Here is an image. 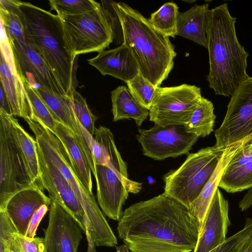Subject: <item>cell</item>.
Listing matches in <instances>:
<instances>
[{"label":"cell","mask_w":252,"mask_h":252,"mask_svg":"<svg viewBox=\"0 0 252 252\" xmlns=\"http://www.w3.org/2000/svg\"><path fill=\"white\" fill-rule=\"evenodd\" d=\"M128 250L127 246L124 244L117 247L116 252H128Z\"/></svg>","instance_id":"obj_43"},{"label":"cell","mask_w":252,"mask_h":252,"mask_svg":"<svg viewBox=\"0 0 252 252\" xmlns=\"http://www.w3.org/2000/svg\"><path fill=\"white\" fill-rule=\"evenodd\" d=\"M113 3L123 26L124 44L139 72L154 86L160 87L173 69L177 55L174 46L138 11L124 2Z\"/></svg>","instance_id":"obj_3"},{"label":"cell","mask_w":252,"mask_h":252,"mask_svg":"<svg viewBox=\"0 0 252 252\" xmlns=\"http://www.w3.org/2000/svg\"><path fill=\"white\" fill-rule=\"evenodd\" d=\"M95 167L98 203L108 218L119 221L123 214V206L128 197V189L112 169L99 164Z\"/></svg>","instance_id":"obj_17"},{"label":"cell","mask_w":252,"mask_h":252,"mask_svg":"<svg viewBox=\"0 0 252 252\" xmlns=\"http://www.w3.org/2000/svg\"><path fill=\"white\" fill-rule=\"evenodd\" d=\"M54 134L65 148L73 169L80 182L93 193L91 168L74 132L59 121H57Z\"/></svg>","instance_id":"obj_22"},{"label":"cell","mask_w":252,"mask_h":252,"mask_svg":"<svg viewBox=\"0 0 252 252\" xmlns=\"http://www.w3.org/2000/svg\"><path fill=\"white\" fill-rule=\"evenodd\" d=\"M126 244L131 252H190L169 243L151 240L137 241Z\"/></svg>","instance_id":"obj_36"},{"label":"cell","mask_w":252,"mask_h":252,"mask_svg":"<svg viewBox=\"0 0 252 252\" xmlns=\"http://www.w3.org/2000/svg\"><path fill=\"white\" fill-rule=\"evenodd\" d=\"M137 139L144 156L161 160L188 154L199 137L186 132L183 125L165 127L155 124L148 129H138Z\"/></svg>","instance_id":"obj_11"},{"label":"cell","mask_w":252,"mask_h":252,"mask_svg":"<svg viewBox=\"0 0 252 252\" xmlns=\"http://www.w3.org/2000/svg\"><path fill=\"white\" fill-rule=\"evenodd\" d=\"M28 94L33 114L36 121L54 134L57 121H59L36 88L32 87L25 79L21 78ZM60 122V121H59Z\"/></svg>","instance_id":"obj_27"},{"label":"cell","mask_w":252,"mask_h":252,"mask_svg":"<svg viewBox=\"0 0 252 252\" xmlns=\"http://www.w3.org/2000/svg\"><path fill=\"white\" fill-rule=\"evenodd\" d=\"M37 147L41 176L39 183L46 189L50 198L63 202L67 210L85 231L84 218L86 215L71 185L51 159Z\"/></svg>","instance_id":"obj_14"},{"label":"cell","mask_w":252,"mask_h":252,"mask_svg":"<svg viewBox=\"0 0 252 252\" xmlns=\"http://www.w3.org/2000/svg\"><path fill=\"white\" fill-rule=\"evenodd\" d=\"M16 118L0 110V211L17 192L37 184L33 183L19 143Z\"/></svg>","instance_id":"obj_7"},{"label":"cell","mask_w":252,"mask_h":252,"mask_svg":"<svg viewBox=\"0 0 252 252\" xmlns=\"http://www.w3.org/2000/svg\"><path fill=\"white\" fill-rule=\"evenodd\" d=\"M51 199L37 184L15 193L7 202L5 210L17 233L25 235L33 214L43 205L49 206Z\"/></svg>","instance_id":"obj_18"},{"label":"cell","mask_w":252,"mask_h":252,"mask_svg":"<svg viewBox=\"0 0 252 252\" xmlns=\"http://www.w3.org/2000/svg\"><path fill=\"white\" fill-rule=\"evenodd\" d=\"M111 94L113 121L132 119L140 126L149 116V110L136 102L126 87L119 86Z\"/></svg>","instance_id":"obj_25"},{"label":"cell","mask_w":252,"mask_h":252,"mask_svg":"<svg viewBox=\"0 0 252 252\" xmlns=\"http://www.w3.org/2000/svg\"><path fill=\"white\" fill-rule=\"evenodd\" d=\"M244 141L231 145L226 147L214 172L198 196L191 204L189 209L190 213L197 218L201 224L215 193L218 189L224 169Z\"/></svg>","instance_id":"obj_23"},{"label":"cell","mask_w":252,"mask_h":252,"mask_svg":"<svg viewBox=\"0 0 252 252\" xmlns=\"http://www.w3.org/2000/svg\"><path fill=\"white\" fill-rule=\"evenodd\" d=\"M215 136V145L220 148L252 138V77L243 81L231 95Z\"/></svg>","instance_id":"obj_10"},{"label":"cell","mask_w":252,"mask_h":252,"mask_svg":"<svg viewBox=\"0 0 252 252\" xmlns=\"http://www.w3.org/2000/svg\"><path fill=\"white\" fill-rule=\"evenodd\" d=\"M178 9L175 3L166 2L151 15L149 21L158 31L167 36L174 37L177 32Z\"/></svg>","instance_id":"obj_30"},{"label":"cell","mask_w":252,"mask_h":252,"mask_svg":"<svg viewBox=\"0 0 252 252\" xmlns=\"http://www.w3.org/2000/svg\"><path fill=\"white\" fill-rule=\"evenodd\" d=\"M44 252H46V251L45 249L44 250Z\"/></svg>","instance_id":"obj_44"},{"label":"cell","mask_w":252,"mask_h":252,"mask_svg":"<svg viewBox=\"0 0 252 252\" xmlns=\"http://www.w3.org/2000/svg\"><path fill=\"white\" fill-rule=\"evenodd\" d=\"M35 136L42 152L59 169L73 189L88 218L96 246L113 247L117 239L98 207L93 193L89 192L77 177L67 152L58 138L39 123L25 120Z\"/></svg>","instance_id":"obj_5"},{"label":"cell","mask_w":252,"mask_h":252,"mask_svg":"<svg viewBox=\"0 0 252 252\" xmlns=\"http://www.w3.org/2000/svg\"><path fill=\"white\" fill-rule=\"evenodd\" d=\"M88 62L103 76L109 75L126 83L139 73L135 60L124 44L115 49L102 50Z\"/></svg>","instance_id":"obj_19"},{"label":"cell","mask_w":252,"mask_h":252,"mask_svg":"<svg viewBox=\"0 0 252 252\" xmlns=\"http://www.w3.org/2000/svg\"><path fill=\"white\" fill-rule=\"evenodd\" d=\"M0 3L1 29L7 39L31 42L25 19L18 0H0Z\"/></svg>","instance_id":"obj_24"},{"label":"cell","mask_w":252,"mask_h":252,"mask_svg":"<svg viewBox=\"0 0 252 252\" xmlns=\"http://www.w3.org/2000/svg\"><path fill=\"white\" fill-rule=\"evenodd\" d=\"M252 205V188L250 189L239 203V207L242 211L249 209Z\"/></svg>","instance_id":"obj_41"},{"label":"cell","mask_w":252,"mask_h":252,"mask_svg":"<svg viewBox=\"0 0 252 252\" xmlns=\"http://www.w3.org/2000/svg\"><path fill=\"white\" fill-rule=\"evenodd\" d=\"M226 149L214 145L189 154L178 168L163 176L164 192L189 209L214 172Z\"/></svg>","instance_id":"obj_6"},{"label":"cell","mask_w":252,"mask_h":252,"mask_svg":"<svg viewBox=\"0 0 252 252\" xmlns=\"http://www.w3.org/2000/svg\"><path fill=\"white\" fill-rule=\"evenodd\" d=\"M15 67L20 78H25L33 87L36 84L53 92L65 95L57 77L42 54L32 42L7 39Z\"/></svg>","instance_id":"obj_12"},{"label":"cell","mask_w":252,"mask_h":252,"mask_svg":"<svg viewBox=\"0 0 252 252\" xmlns=\"http://www.w3.org/2000/svg\"><path fill=\"white\" fill-rule=\"evenodd\" d=\"M219 187L228 193L252 188V158L244 164L230 170H224Z\"/></svg>","instance_id":"obj_29"},{"label":"cell","mask_w":252,"mask_h":252,"mask_svg":"<svg viewBox=\"0 0 252 252\" xmlns=\"http://www.w3.org/2000/svg\"><path fill=\"white\" fill-rule=\"evenodd\" d=\"M0 110H2L7 114L13 115L8 99L1 83L0 87Z\"/></svg>","instance_id":"obj_40"},{"label":"cell","mask_w":252,"mask_h":252,"mask_svg":"<svg viewBox=\"0 0 252 252\" xmlns=\"http://www.w3.org/2000/svg\"><path fill=\"white\" fill-rule=\"evenodd\" d=\"M50 199L48 224L44 229L46 252H77L82 227L62 201Z\"/></svg>","instance_id":"obj_13"},{"label":"cell","mask_w":252,"mask_h":252,"mask_svg":"<svg viewBox=\"0 0 252 252\" xmlns=\"http://www.w3.org/2000/svg\"><path fill=\"white\" fill-rule=\"evenodd\" d=\"M84 225L85 227V233L88 243V249L87 252H97L95 246H96L92 238L90 222L86 217L84 219Z\"/></svg>","instance_id":"obj_39"},{"label":"cell","mask_w":252,"mask_h":252,"mask_svg":"<svg viewBox=\"0 0 252 252\" xmlns=\"http://www.w3.org/2000/svg\"><path fill=\"white\" fill-rule=\"evenodd\" d=\"M31 41L57 77L65 95L76 91V56L65 37L62 18L30 2L18 0Z\"/></svg>","instance_id":"obj_4"},{"label":"cell","mask_w":252,"mask_h":252,"mask_svg":"<svg viewBox=\"0 0 252 252\" xmlns=\"http://www.w3.org/2000/svg\"><path fill=\"white\" fill-rule=\"evenodd\" d=\"M7 252H8V251H7Z\"/></svg>","instance_id":"obj_45"},{"label":"cell","mask_w":252,"mask_h":252,"mask_svg":"<svg viewBox=\"0 0 252 252\" xmlns=\"http://www.w3.org/2000/svg\"><path fill=\"white\" fill-rule=\"evenodd\" d=\"M69 96L73 110L80 124L94 136L96 128L95 123L97 120L96 116L90 110L86 99L78 92L75 91Z\"/></svg>","instance_id":"obj_33"},{"label":"cell","mask_w":252,"mask_h":252,"mask_svg":"<svg viewBox=\"0 0 252 252\" xmlns=\"http://www.w3.org/2000/svg\"><path fill=\"white\" fill-rule=\"evenodd\" d=\"M228 201L218 189L212 200L193 252H209L226 240L230 225Z\"/></svg>","instance_id":"obj_16"},{"label":"cell","mask_w":252,"mask_h":252,"mask_svg":"<svg viewBox=\"0 0 252 252\" xmlns=\"http://www.w3.org/2000/svg\"><path fill=\"white\" fill-rule=\"evenodd\" d=\"M48 210V206L42 205L31 217L27 227L25 236L29 238L35 237L38 226L42 219Z\"/></svg>","instance_id":"obj_38"},{"label":"cell","mask_w":252,"mask_h":252,"mask_svg":"<svg viewBox=\"0 0 252 252\" xmlns=\"http://www.w3.org/2000/svg\"><path fill=\"white\" fill-rule=\"evenodd\" d=\"M202 224L189 209L164 192L126 208L119 220V237L125 244L157 241L194 251Z\"/></svg>","instance_id":"obj_1"},{"label":"cell","mask_w":252,"mask_h":252,"mask_svg":"<svg viewBox=\"0 0 252 252\" xmlns=\"http://www.w3.org/2000/svg\"><path fill=\"white\" fill-rule=\"evenodd\" d=\"M15 127L17 139L24 157L29 172L33 183H39L40 170L37 142L20 125L17 119Z\"/></svg>","instance_id":"obj_28"},{"label":"cell","mask_w":252,"mask_h":252,"mask_svg":"<svg viewBox=\"0 0 252 252\" xmlns=\"http://www.w3.org/2000/svg\"><path fill=\"white\" fill-rule=\"evenodd\" d=\"M239 252H252V235L245 243Z\"/></svg>","instance_id":"obj_42"},{"label":"cell","mask_w":252,"mask_h":252,"mask_svg":"<svg viewBox=\"0 0 252 252\" xmlns=\"http://www.w3.org/2000/svg\"><path fill=\"white\" fill-rule=\"evenodd\" d=\"M61 18L66 42L76 56L99 52L113 41L110 23L101 4L89 12Z\"/></svg>","instance_id":"obj_8"},{"label":"cell","mask_w":252,"mask_h":252,"mask_svg":"<svg viewBox=\"0 0 252 252\" xmlns=\"http://www.w3.org/2000/svg\"><path fill=\"white\" fill-rule=\"evenodd\" d=\"M101 2L110 23L113 41L116 45L121 46L124 43V31L120 18L114 5V1L101 0Z\"/></svg>","instance_id":"obj_37"},{"label":"cell","mask_w":252,"mask_h":252,"mask_svg":"<svg viewBox=\"0 0 252 252\" xmlns=\"http://www.w3.org/2000/svg\"><path fill=\"white\" fill-rule=\"evenodd\" d=\"M201 89L195 85L157 87L149 109V120L162 127L185 126L202 98Z\"/></svg>","instance_id":"obj_9"},{"label":"cell","mask_w":252,"mask_h":252,"mask_svg":"<svg viewBox=\"0 0 252 252\" xmlns=\"http://www.w3.org/2000/svg\"><path fill=\"white\" fill-rule=\"evenodd\" d=\"M252 235V218H247L244 227L222 244L209 252H239Z\"/></svg>","instance_id":"obj_35"},{"label":"cell","mask_w":252,"mask_h":252,"mask_svg":"<svg viewBox=\"0 0 252 252\" xmlns=\"http://www.w3.org/2000/svg\"><path fill=\"white\" fill-rule=\"evenodd\" d=\"M126 83L128 91L133 98L141 106L149 110L157 87L140 72Z\"/></svg>","instance_id":"obj_31"},{"label":"cell","mask_w":252,"mask_h":252,"mask_svg":"<svg viewBox=\"0 0 252 252\" xmlns=\"http://www.w3.org/2000/svg\"><path fill=\"white\" fill-rule=\"evenodd\" d=\"M211 15L208 3L194 4L185 12H179L176 35L188 38L207 49Z\"/></svg>","instance_id":"obj_20"},{"label":"cell","mask_w":252,"mask_h":252,"mask_svg":"<svg viewBox=\"0 0 252 252\" xmlns=\"http://www.w3.org/2000/svg\"><path fill=\"white\" fill-rule=\"evenodd\" d=\"M49 3L51 10L61 18L85 13L101 5L93 0H50Z\"/></svg>","instance_id":"obj_32"},{"label":"cell","mask_w":252,"mask_h":252,"mask_svg":"<svg viewBox=\"0 0 252 252\" xmlns=\"http://www.w3.org/2000/svg\"><path fill=\"white\" fill-rule=\"evenodd\" d=\"M84 135L95 164L106 165L114 170L125 182L129 192H139L142 184L128 179L127 166L116 147L111 130L100 126L95 128L94 136L87 130L84 131Z\"/></svg>","instance_id":"obj_15"},{"label":"cell","mask_w":252,"mask_h":252,"mask_svg":"<svg viewBox=\"0 0 252 252\" xmlns=\"http://www.w3.org/2000/svg\"><path fill=\"white\" fill-rule=\"evenodd\" d=\"M44 238H29L18 233L11 235L7 246L8 252H44Z\"/></svg>","instance_id":"obj_34"},{"label":"cell","mask_w":252,"mask_h":252,"mask_svg":"<svg viewBox=\"0 0 252 252\" xmlns=\"http://www.w3.org/2000/svg\"><path fill=\"white\" fill-rule=\"evenodd\" d=\"M0 77L13 116L33 120L30 102L16 68L12 67L0 54Z\"/></svg>","instance_id":"obj_21"},{"label":"cell","mask_w":252,"mask_h":252,"mask_svg":"<svg viewBox=\"0 0 252 252\" xmlns=\"http://www.w3.org/2000/svg\"><path fill=\"white\" fill-rule=\"evenodd\" d=\"M213 103L202 97L191 116L184 126L186 132L205 137L213 131L216 115Z\"/></svg>","instance_id":"obj_26"},{"label":"cell","mask_w":252,"mask_h":252,"mask_svg":"<svg viewBox=\"0 0 252 252\" xmlns=\"http://www.w3.org/2000/svg\"><path fill=\"white\" fill-rule=\"evenodd\" d=\"M236 18L226 3L211 9L208 47L209 72L207 80L216 94L231 96L247 74L249 53L239 43L236 32Z\"/></svg>","instance_id":"obj_2"}]
</instances>
